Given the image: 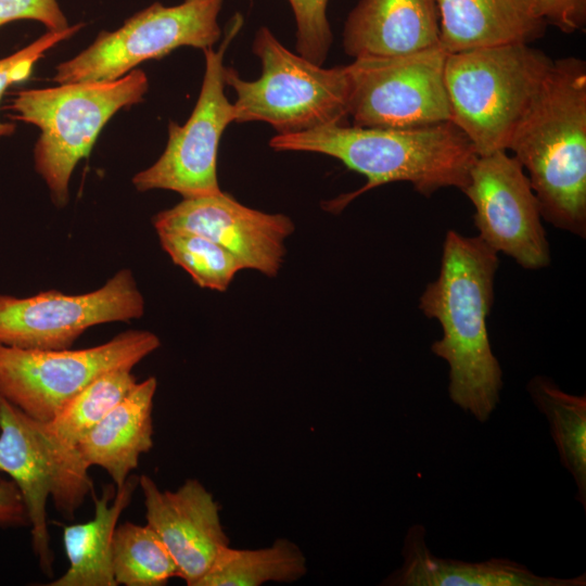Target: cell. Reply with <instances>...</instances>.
Segmentation results:
<instances>
[{
    "mask_svg": "<svg viewBox=\"0 0 586 586\" xmlns=\"http://www.w3.org/2000/svg\"><path fill=\"white\" fill-rule=\"evenodd\" d=\"M148 89V76L135 68L115 80L59 84L13 95L10 118L40 130L35 169L56 207L67 205L72 174L80 160L89 157L106 123L118 111L142 102Z\"/></svg>",
    "mask_w": 586,
    "mask_h": 586,
    "instance_id": "277c9868",
    "label": "cell"
},
{
    "mask_svg": "<svg viewBox=\"0 0 586 586\" xmlns=\"http://www.w3.org/2000/svg\"><path fill=\"white\" fill-rule=\"evenodd\" d=\"M224 0H183L166 7L154 2L55 67L53 81L115 80L148 60L162 59L180 47L213 48L221 36L218 16Z\"/></svg>",
    "mask_w": 586,
    "mask_h": 586,
    "instance_id": "9c48e42d",
    "label": "cell"
},
{
    "mask_svg": "<svg viewBox=\"0 0 586 586\" xmlns=\"http://www.w3.org/2000/svg\"><path fill=\"white\" fill-rule=\"evenodd\" d=\"M242 25V17L230 25L218 50L204 49L205 72L196 104L183 125L168 123V140L158 160L132 178L138 191L170 190L182 199L221 191L217 177L220 138L234 122L233 103L225 94L224 56Z\"/></svg>",
    "mask_w": 586,
    "mask_h": 586,
    "instance_id": "30bf717a",
    "label": "cell"
},
{
    "mask_svg": "<svg viewBox=\"0 0 586 586\" xmlns=\"http://www.w3.org/2000/svg\"><path fill=\"white\" fill-rule=\"evenodd\" d=\"M24 525H28V515L20 489L11 479H0V526Z\"/></svg>",
    "mask_w": 586,
    "mask_h": 586,
    "instance_id": "f546056e",
    "label": "cell"
},
{
    "mask_svg": "<svg viewBox=\"0 0 586 586\" xmlns=\"http://www.w3.org/2000/svg\"><path fill=\"white\" fill-rule=\"evenodd\" d=\"M162 249L186 270L196 285L225 292L243 269L239 259L220 244L188 231H156Z\"/></svg>",
    "mask_w": 586,
    "mask_h": 586,
    "instance_id": "d4e9b609",
    "label": "cell"
},
{
    "mask_svg": "<svg viewBox=\"0 0 586 586\" xmlns=\"http://www.w3.org/2000/svg\"><path fill=\"white\" fill-rule=\"evenodd\" d=\"M535 12L546 24L564 34L583 30L586 25V0H534Z\"/></svg>",
    "mask_w": 586,
    "mask_h": 586,
    "instance_id": "f1b7e54d",
    "label": "cell"
},
{
    "mask_svg": "<svg viewBox=\"0 0 586 586\" xmlns=\"http://www.w3.org/2000/svg\"><path fill=\"white\" fill-rule=\"evenodd\" d=\"M527 392L548 420L560 461L573 477L576 499L586 510V396L569 394L544 375L532 378Z\"/></svg>",
    "mask_w": 586,
    "mask_h": 586,
    "instance_id": "44dd1931",
    "label": "cell"
},
{
    "mask_svg": "<svg viewBox=\"0 0 586 586\" xmlns=\"http://www.w3.org/2000/svg\"><path fill=\"white\" fill-rule=\"evenodd\" d=\"M252 49L262 63L258 79L245 80L225 67V84L237 94L235 123L265 122L277 135H289L348 117L347 65L322 67L291 52L267 27L257 29Z\"/></svg>",
    "mask_w": 586,
    "mask_h": 586,
    "instance_id": "8992f818",
    "label": "cell"
},
{
    "mask_svg": "<svg viewBox=\"0 0 586 586\" xmlns=\"http://www.w3.org/2000/svg\"><path fill=\"white\" fill-rule=\"evenodd\" d=\"M498 264L497 253L479 237L449 230L438 277L426 285L419 304L442 328L431 351L448 365L450 400L480 422L497 408L504 385L486 324Z\"/></svg>",
    "mask_w": 586,
    "mask_h": 586,
    "instance_id": "6da1fadb",
    "label": "cell"
},
{
    "mask_svg": "<svg viewBox=\"0 0 586 586\" xmlns=\"http://www.w3.org/2000/svg\"><path fill=\"white\" fill-rule=\"evenodd\" d=\"M161 346L148 330L124 331L86 348L30 349L0 344V394L29 417L48 422L99 375L133 369Z\"/></svg>",
    "mask_w": 586,
    "mask_h": 586,
    "instance_id": "ba28073f",
    "label": "cell"
},
{
    "mask_svg": "<svg viewBox=\"0 0 586 586\" xmlns=\"http://www.w3.org/2000/svg\"><path fill=\"white\" fill-rule=\"evenodd\" d=\"M288 1L296 23L298 54L322 65L332 43V31L327 15L329 0Z\"/></svg>",
    "mask_w": 586,
    "mask_h": 586,
    "instance_id": "4316f807",
    "label": "cell"
},
{
    "mask_svg": "<svg viewBox=\"0 0 586 586\" xmlns=\"http://www.w3.org/2000/svg\"><path fill=\"white\" fill-rule=\"evenodd\" d=\"M132 369L107 371L78 392L48 422L49 434L62 446L78 443L115 407L138 382Z\"/></svg>",
    "mask_w": 586,
    "mask_h": 586,
    "instance_id": "603a6c76",
    "label": "cell"
},
{
    "mask_svg": "<svg viewBox=\"0 0 586 586\" xmlns=\"http://www.w3.org/2000/svg\"><path fill=\"white\" fill-rule=\"evenodd\" d=\"M112 565L117 585L162 586L179 576L175 560L148 523L124 522L116 526Z\"/></svg>",
    "mask_w": 586,
    "mask_h": 586,
    "instance_id": "cb8c5ba5",
    "label": "cell"
},
{
    "mask_svg": "<svg viewBox=\"0 0 586 586\" xmlns=\"http://www.w3.org/2000/svg\"><path fill=\"white\" fill-rule=\"evenodd\" d=\"M156 387L155 377L137 382L76 447L84 462L105 470L116 488L138 467L140 455L153 447Z\"/></svg>",
    "mask_w": 586,
    "mask_h": 586,
    "instance_id": "ac0fdd59",
    "label": "cell"
},
{
    "mask_svg": "<svg viewBox=\"0 0 586 586\" xmlns=\"http://www.w3.org/2000/svg\"><path fill=\"white\" fill-rule=\"evenodd\" d=\"M84 27V23L69 25L62 30H48L28 46L0 59V100L5 90L17 82L27 80L35 64L55 44L71 38ZM15 125L0 120V138L13 135Z\"/></svg>",
    "mask_w": 586,
    "mask_h": 586,
    "instance_id": "484cf974",
    "label": "cell"
},
{
    "mask_svg": "<svg viewBox=\"0 0 586 586\" xmlns=\"http://www.w3.org/2000/svg\"><path fill=\"white\" fill-rule=\"evenodd\" d=\"M156 231H188L203 235L231 252L243 269L277 277L286 254L285 240L293 220L284 214L249 207L222 190L216 194L182 199L152 218Z\"/></svg>",
    "mask_w": 586,
    "mask_h": 586,
    "instance_id": "5bb4252c",
    "label": "cell"
},
{
    "mask_svg": "<svg viewBox=\"0 0 586 586\" xmlns=\"http://www.w3.org/2000/svg\"><path fill=\"white\" fill-rule=\"evenodd\" d=\"M269 146L277 152L329 155L367 178L362 188L327 203L326 208L334 213L390 182H410L424 196L448 187L462 191L477 158L471 141L450 120L409 128L335 124L276 135Z\"/></svg>",
    "mask_w": 586,
    "mask_h": 586,
    "instance_id": "7a4b0ae2",
    "label": "cell"
},
{
    "mask_svg": "<svg viewBox=\"0 0 586 586\" xmlns=\"http://www.w3.org/2000/svg\"><path fill=\"white\" fill-rule=\"evenodd\" d=\"M20 20L39 22L51 31L69 26L56 0H0V27Z\"/></svg>",
    "mask_w": 586,
    "mask_h": 586,
    "instance_id": "83f0119b",
    "label": "cell"
},
{
    "mask_svg": "<svg viewBox=\"0 0 586 586\" xmlns=\"http://www.w3.org/2000/svg\"><path fill=\"white\" fill-rule=\"evenodd\" d=\"M145 302L132 271L120 269L101 288L17 297L0 293V344L30 349L69 348L89 328L143 316Z\"/></svg>",
    "mask_w": 586,
    "mask_h": 586,
    "instance_id": "7c38bea8",
    "label": "cell"
},
{
    "mask_svg": "<svg viewBox=\"0 0 586 586\" xmlns=\"http://www.w3.org/2000/svg\"><path fill=\"white\" fill-rule=\"evenodd\" d=\"M440 44L436 0H359L343 29L355 59L415 53Z\"/></svg>",
    "mask_w": 586,
    "mask_h": 586,
    "instance_id": "2e32d148",
    "label": "cell"
},
{
    "mask_svg": "<svg viewBox=\"0 0 586 586\" xmlns=\"http://www.w3.org/2000/svg\"><path fill=\"white\" fill-rule=\"evenodd\" d=\"M507 151L527 171L542 218L586 234V63L552 61Z\"/></svg>",
    "mask_w": 586,
    "mask_h": 586,
    "instance_id": "3957f363",
    "label": "cell"
},
{
    "mask_svg": "<svg viewBox=\"0 0 586 586\" xmlns=\"http://www.w3.org/2000/svg\"><path fill=\"white\" fill-rule=\"evenodd\" d=\"M307 572L302 550L286 538L259 549L222 548L196 586H259L291 583Z\"/></svg>",
    "mask_w": 586,
    "mask_h": 586,
    "instance_id": "7402d4cb",
    "label": "cell"
},
{
    "mask_svg": "<svg viewBox=\"0 0 586 586\" xmlns=\"http://www.w3.org/2000/svg\"><path fill=\"white\" fill-rule=\"evenodd\" d=\"M441 44L347 64L348 116L356 126L409 128L450 120Z\"/></svg>",
    "mask_w": 586,
    "mask_h": 586,
    "instance_id": "8fae6325",
    "label": "cell"
},
{
    "mask_svg": "<svg viewBox=\"0 0 586 586\" xmlns=\"http://www.w3.org/2000/svg\"><path fill=\"white\" fill-rule=\"evenodd\" d=\"M462 192L474 206L477 235L521 267L549 265L550 251L538 201L522 165L507 151L477 156Z\"/></svg>",
    "mask_w": 586,
    "mask_h": 586,
    "instance_id": "4fadbf2b",
    "label": "cell"
},
{
    "mask_svg": "<svg viewBox=\"0 0 586 586\" xmlns=\"http://www.w3.org/2000/svg\"><path fill=\"white\" fill-rule=\"evenodd\" d=\"M403 565L383 582L390 586H585L586 574L544 576L507 558L482 562L441 558L426 543V528L413 524L405 535Z\"/></svg>",
    "mask_w": 586,
    "mask_h": 586,
    "instance_id": "e0dca14e",
    "label": "cell"
},
{
    "mask_svg": "<svg viewBox=\"0 0 586 586\" xmlns=\"http://www.w3.org/2000/svg\"><path fill=\"white\" fill-rule=\"evenodd\" d=\"M146 523L158 534L187 585L198 582L219 551L229 546L219 506L204 485L188 479L176 491H162L146 474L139 476Z\"/></svg>",
    "mask_w": 586,
    "mask_h": 586,
    "instance_id": "9a60e30c",
    "label": "cell"
},
{
    "mask_svg": "<svg viewBox=\"0 0 586 586\" xmlns=\"http://www.w3.org/2000/svg\"><path fill=\"white\" fill-rule=\"evenodd\" d=\"M88 470L77 449L59 444L44 422L29 417L0 394V473L9 475L23 496L33 550L49 576L53 551L48 499L63 517L73 519L92 489Z\"/></svg>",
    "mask_w": 586,
    "mask_h": 586,
    "instance_id": "52a82bcc",
    "label": "cell"
},
{
    "mask_svg": "<svg viewBox=\"0 0 586 586\" xmlns=\"http://www.w3.org/2000/svg\"><path fill=\"white\" fill-rule=\"evenodd\" d=\"M440 44L447 53L507 43H531L547 25L534 0H436Z\"/></svg>",
    "mask_w": 586,
    "mask_h": 586,
    "instance_id": "d6986e66",
    "label": "cell"
},
{
    "mask_svg": "<svg viewBox=\"0 0 586 586\" xmlns=\"http://www.w3.org/2000/svg\"><path fill=\"white\" fill-rule=\"evenodd\" d=\"M552 60L530 43L447 53L445 87L453 122L477 156L507 151Z\"/></svg>",
    "mask_w": 586,
    "mask_h": 586,
    "instance_id": "5b68a950",
    "label": "cell"
},
{
    "mask_svg": "<svg viewBox=\"0 0 586 586\" xmlns=\"http://www.w3.org/2000/svg\"><path fill=\"white\" fill-rule=\"evenodd\" d=\"M138 485L139 476L129 475L116 493L107 485L100 497L92 494L93 518L63 528L68 568L49 586H117L112 565L113 537L119 517Z\"/></svg>",
    "mask_w": 586,
    "mask_h": 586,
    "instance_id": "ffe728a7",
    "label": "cell"
}]
</instances>
